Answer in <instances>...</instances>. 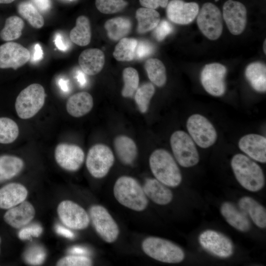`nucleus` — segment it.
I'll list each match as a JSON object with an SVG mask.
<instances>
[{"label": "nucleus", "instance_id": "obj_1", "mask_svg": "<svg viewBox=\"0 0 266 266\" xmlns=\"http://www.w3.org/2000/svg\"><path fill=\"white\" fill-rule=\"evenodd\" d=\"M116 200L122 205L136 211H142L148 201L143 187L134 178L122 176L116 181L113 187Z\"/></svg>", "mask_w": 266, "mask_h": 266}, {"label": "nucleus", "instance_id": "obj_2", "mask_svg": "<svg viewBox=\"0 0 266 266\" xmlns=\"http://www.w3.org/2000/svg\"><path fill=\"white\" fill-rule=\"evenodd\" d=\"M231 166L239 183L251 192L261 190L265 185V176L261 167L254 161L242 154L233 156Z\"/></svg>", "mask_w": 266, "mask_h": 266}, {"label": "nucleus", "instance_id": "obj_3", "mask_svg": "<svg viewBox=\"0 0 266 266\" xmlns=\"http://www.w3.org/2000/svg\"><path fill=\"white\" fill-rule=\"evenodd\" d=\"M151 170L158 181L171 187L178 186L181 182L182 175L171 155L163 149L154 150L149 158Z\"/></svg>", "mask_w": 266, "mask_h": 266}, {"label": "nucleus", "instance_id": "obj_4", "mask_svg": "<svg viewBox=\"0 0 266 266\" xmlns=\"http://www.w3.org/2000/svg\"><path fill=\"white\" fill-rule=\"evenodd\" d=\"M144 253L149 257L166 263L181 262L185 258L183 250L168 240L155 236L145 238L141 244Z\"/></svg>", "mask_w": 266, "mask_h": 266}, {"label": "nucleus", "instance_id": "obj_5", "mask_svg": "<svg viewBox=\"0 0 266 266\" xmlns=\"http://www.w3.org/2000/svg\"><path fill=\"white\" fill-rule=\"evenodd\" d=\"M45 99L43 87L39 84L30 85L17 96L15 107L18 116L22 119L34 116L43 107Z\"/></svg>", "mask_w": 266, "mask_h": 266}, {"label": "nucleus", "instance_id": "obj_6", "mask_svg": "<svg viewBox=\"0 0 266 266\" xmlns=\"http://www.w3.org/2000/svg\"><path fill=\"white\" fill-rule=\"evenodd\" d=\"M170 143L173 155L183 167H189L199 162V155L191 137L183 131H176L171 135Z\"/></svg>", "mask_w": 266, "mask_h": 266}, {"label": "nucleus", "instance_id": "obj_7", "mask_svg": "<svg viewBox=\"0 0 266 266\" xmlns=\"http://www.w3.org/2000/svg\"><path fill=\"white\" fill-rule=\"evenodd\" d=\"M114 162V157L111 149L103 144L93 145L89 150L86 166L90 174L94 178L105 176Z\"/></svg>", "mask_w": 266, "mask_h": 266}, {"label": "nucleus", "instance_id": "obj_8", "mask_svg": "<svg viewBox=\"0 0 266 266\" xmlns=\"http://www.w3.org/2000/svg\"><path fill=\"white\" fill-rule=\"evenodd\" d=\"M197 24L202 34L211 40L217 39L223 32L222 15L214 4L204 3L197 15Z\"/></svg>", "mask_w": 266, "mask_h": 266}, {"label": "nucleus", "instance_id": "obj_9", "mask_svg": "<svg viewBox=\"0 0 266 266\" xmlns=\"http://www.w3.org/2000/svg\"><path fill=\"white\" fill-rule=\"evenodd\" d=\"M89 215L96 232L104 241L110 243L117 240L119 234L118 226L105 207L92 205Z\"/></svg>", "mask_w": 266, "mask_h": 266}, {"label": "nucleus", "instance_id": "obj_10", "mask_svg": "<svg viewBox=\"0 0 266 266\" xmlns=\"http://www.w3.org/2000/svg\"><path fill=\"white\" fill-rule=\"evenodd\" d=\"M186 126L190 136L200 147L208 148L216 142V131L211 122L203 116L199 114L192 115L187 121Z\"/></svg>", "mask_w": 266, "mask_h": 266}, {"label": "nucleus", "instance_id": "obj_11", "mask_svg": "<svg viewBox=\"0 0 266 266\" xmlns=\"http://www.w3.org/2000/svg\"><path fill=\"white\" fill-rule=\"evenodd\" d=\"M61 222L67 228L75 230L86 229L90 223V217L80 205L70 200L61 201L57 208Z\"/></svg>", "mask_w": 266, "mask_h": 266}, {"label": "nucleus", "instance_id": "obj_12", "mask_svg": "<svg viewBox=\"0 0 266 266\" xmlns=\"http://www.w3.org/2000/svg\"><path fill=\"white\" fill-rule=\"evenodd\" d=\"M227 71L225 66L218 63L208 64L203 67L200 73V81L208 94L215 97L225 94Z\"/></svg>", "mask_w": 266, "mask_h": 266}, {"label": "nucleus", "instance_id": "obj_13", "mask_svg": "<svg viewBox=\"0 0 266 266\" xmlns=\"http://www.w3.org/2000/svg\"><path fill=\"white\" fill-rule=\"evenodd\" d=\"M199 241L204 249L216 257L227 258L233 254L234 248L232 241L218 232L205 230L200 234Z\"/></svg>", "mask_w": 266, "mask_h": 266}, {"label": "nucleus", "instance_id": "obj_14", "mask_svg": "<svg viewBox=\"0 0 266 266\" xmlns=\"http://www.w3.org/2000/svg\"><path fill=\"white\" fill-rule=\"evenodd\" d=\"M54 157L57 163L62 168L69 171H75L82 166L85 154L79 146L61 143L57 145Z\"/></svg>", "mask_w": 266, "mask_h": 266}, {"label": "nucleus", "instance_id": "obj_15", "mask_svg": "<svg viewBox=\"0 0 266 266\" xmlns=\"http://www.w3.org/2000/svg\"><path fill=\"white\" fill-rule=\"evenodd\" d=\"M223 17L230 32L239 35L244 31L247 23V9L241 2L228 0L223 6Z\"/></svg>", "mask_w": 266, "mask_h": 266}, {"label": "nucleus", "instance_id": "obj_16", "mask_svg": "<svg viewBox=\"0 0 266 266\" xmlns=\"http://www.w3.org/2000/svg\"><path fill=\"white\" fill-rule=\"evenodd\" d=\"M31 58L28 49L14 42H7L0 46V68L16 69Z\"/></svg>", "mask_w": 266, "mask_h": 266}, {"label": "nucleus", "instance_id": "obj_17", "mask_svg": "<svg viewBox=\"0 0 266 266\" xmlns=\"http://www.w3.org/2000/svg\"><path fill=\"white\" fill-rule=\"evenodd\" d=\"M167 18L179 25L192 23L199 11V4L195 2H185L183 0H171L166 7Z\"/></svg>", "mask_w": 266, "mask_h": 266}, {"label": "nucleus", "instance_id": "obj_18", "mask_svg": "<svg viewBox=\"0 0 266 266\" xmlns=\"http://www.w3.org/2000/svg\"><path fill=\"white\" fill-rule=\"evenodd\" d=\"M35 210L33 205L24 201L7 210L3 215L4 222L14 229H21L28 225L34 218Z\"/></svg>", "mask_w": 266, "mask_h": 266}, {"label": "nucleus", "instance_id": "obj_19", "mask_svg": "<svg viewBox=\"0 0 266 266\" xmlns=\"http://www.w3.org/2000/svg\"><path fill=\"white\" fill-rule=\"evenodd\" d=\"M239 149L252 159L266 162V138L260 134L250 133L242 136L238 142Z\"/></svg>", "mask_w": 266, "mask_h": 266}, {"label": "nucleus", "instance_id": "obj_20", "mask_svg": "<svg viewBox=\"0 0 266 266\" xmlns=\"http://www.w3.org/2000/svg\"><path fill=\"white\" fill-rule=\"evenodd\" d=\"M28 195L23 184L12 182L0 188V209H8L25 201Z\"/></svg>", "mask_w": 266, "mask_h": 266}, {"label": "nucleus", "instance_id": "obj_21", "mask_svg": "<svg viewBox=\"0 0 266 266\" xmlns=\"http://www.w3.org/2000/svg\"><path fill=\"white\" fill-rule=\"evenodd\" d=\"M78 63L84 73L89 75H94L99 73L104 66V54L98 48L87 49L80 54Z\"/></svg>", "mask_w": 266, "mask_h": 266}, {"label": "nucleus", "instance_id": "obj_22", "mask_svg": "<svg viewBox=\"0 0 266 266\" xmlns=\"http://www.w3.org/2000/svg\"><path fill=\"white\" fill-rule=\"evenodd\" d=\"M220 211L226 221L236 230L246 232L251 229V223L247 215L240 208L230 202H224Z\"/></svg>", "mask_w": 266, "mask_h": 266}, {"label": "nucleus", "instance_id": "obj_23", "mask_svg": "<svg viewBox=\"0 0 266 266\" xmlns=\"http://www.w3.org/2000/svg\"><path fill=\"white\" fill-rule=\"evenodd\" d=\"M143 189L147 198L159 205H166L173 199L171 191L156 178L147 179Z\"/></svg>", "mask_w": 266, "mask_h": 266}, {"label": "nucleus", "instance_id": "obj_24", "mask_svg": "<svg viewBox=\"0 0 266 266\" xmlns=\"http://www.w3.org/2000/svg\"><path fill=\"white\" fill-rule=\"evenodd\" d=\"M93 104V99L91 95L86 92H81L68 98L66 109L71 116L80 117L89 113L92 109Z\"/></svg>", "mask_w": 266, "mask_h": 266}, {"label": "nucleus", "instance_id": "obj_25", "mask_svg": "<svg viewBox=\"0 0 266 266\" xmlns=\"http://www.w3.org/2000/svg\"><path fill=\"white\" fill-rule=\"evenodd\" d=\"M113 144L116 155L123 164L129 165L134 161L137 155V148L131 138L120 135L114 138Z\"/></svg>", "mask_w": 266, "mask_h": 266}, {"label": "nucleus", "instance_id": "obj_26", "mask_svg": "<svg viewBox=\"0 0 266 266\" xmlns=\"http://www.w3.org/2000/svg\"><path fill=\"white\" fill-rule=\"evenodd\" d=\"M238 206L257 226L260 228H266V209L258 201L250 197H243L239 200Z\"/></svg>", "mask_w": 266, "mask_h": 266}, {"label": "nucleus", "instance_id": "obj_27", "mask_svg": "<svg viewBox=\"0 0 266 266\" xmlns=\"http://www.w3.org/2000/svg\"><path fill=\"white\" fill-rule=\"evenodd\" d=\"M245 75L252 87L258 92L266 91V66L260 62L249 64L245 70Z\"/></svg>", "mask_w": 266, "mask_h": 266}, {"label": "nucleus", "instance_id": "obj_28", "mask_svg": "<svg viewBox=\"0 0 266 266\" xmlns=\"http://www.w3.org/2000/svg\"><path fill=\"white\" fill-rule=\"evenodd\" d=\"M104 27L110 39L118 41L129 34L132 30V24L127 17H117L107 20Z\"/></svg>", "mask_w": 266, "mask_h": 266}, {"label": "nucleus", "instance_id": "obj_29", "mask_svg": "<svg viewBox=\"0 0 266 266\" xmlns=\"http://www.w3.org/2000/svg\"><path fill=\"white\" fill-rule=\"evenodd\" d=\"M24 163L20 158L10 155L0 156V183L10 180L19 174Z\"/></svg>", "mask_w": 266, "mask_h": 266}, {"label": "nucleus", "instance_id": "obj_30", "mask_svg": "<svg viewBox=\"0 0 266 266\" xmlns=\"http://www.w3.org/2000/svg\"><path fill=\"white\" fill-rule=\"evenodd\" d=\"M135 17L138 23L137 32L141 34L153 30L161 20L157 11L143 7L136 10Z\"/></svg>", "mask_w": 266, "mask_h": 266}, {"label": "nucleus", "instance_id": "obj_31", "mask_svg": "<svg viewBox=\"0 0 266 266\" xmlns=\"http://www.w3.org/2000/svg\"><path fill=\"white\" fill-rule=\"evenodd\" d=\"M70 39L75 44L84 46L89 44L91 38V25L89 19L85 16L77 17L75 26L70 31Z\"/></svg>", "mask_w": 266, "mask_h": 266}, {"label": "nucleus", "instance_id": "obj_32", "mask_svg": "<svg viewBox=\"0 0 266 266\" xmlns=\"http://www.w3.org/2000/svg\"><path fill=\"white\" fill-rule=\"evenodd\" d=\"M144 67L150 80L159 87L164 86L166 82V69L163 62L156 58L146 60Z\"/></svg>", "mask_w": 266, "mask_h": 266}, {"label": "nucleus", "instance_id": "obj_33", "mask_svg": "<svg viewBox=\"0 0 266 266\" xmlns=\"http://www.w3.org/2000/svg\"><path fill=\"white\" fill-rule=\"evenodd\" d=\"M138 40L133 38L124 37L115 47L113 56L118 61H131L135 58Z\"/></svg>", "mask_w": 266, "mask_h": 266}, {"label": "nucleus", "instance_id": "obj_34", "mask_svg": "<svg viewBox=\"0 0 266 266\" xmlns=\"http://www.w3.org/2000/svg\"><path fill=\"white\" fill-rule=\"evenodd\" d=\"M24 27L23 20L17 16L7 18L3 28L0 32V37L4 41H9L19 38Z\"/></svg>", "mask_w": 266, "mask_h": 266}, {"label": "nucleus", "instance_id": "obj_35", "mask_svg": "<svg viewBox=\"0 0 266 266\" xmlns=\"http://www.w3.org/2000/svg\"><path fill=\"white\" fill-rule=\"evenodd\" d=\"M19 14L33 28L40 29L43 27L44 20L37 9L30 2H21L18 6Z\"/></svg>", "mask_w": 266, "mask_h": 266}, {"label": "nucleus", "instance_id": "obj_36", "mask_svg": "<svg viewBox=\"0 0 266 266\" xmlns=\"http://www.w3.org/2000/svg\"><path fill=\"white\" fill-rule=\"evenodd\" d=\"M19 135V127L13 120L0 117V143L9 144L14 141Z\"/></svg>", "mask_w": 266, "mask_h": 266}, {"label": "nucleus", "instance_id": "obj_37", "mask_svg": "<svg viewBox=\"0 0 266 266\" xmlns=\"http://www.w3.org/2000/svg\"><path fill=\"white\" fill-rule=\"evenodd\" d=\"M155 92V87L150 82L143 83L137 89L135 92L134 100L141 113H144L147 111L151 99Z\"/></svg>", "mask_w": 266, "mask_h": 266}, {"label": "nucleus", "instance_id": "obj_38", "mask_svg": "<svg viewBox=\"0 0 266 266\" xmlns=\"http://www.w3.org/2000/svg\"><path fill=\"white\" fill-rule=\"evenodd\" d=\"M124 87L121 94L125 98L132 97L139 85V75L137 70L133 67L125 68L122 73Z\"/></svg>", "mask_w": 266, "mask_h": 266}, {"label": "nucleus", "instance_id": "obj_39", "mask_svg": "<svg viewBox=\"0 0 266 266\" xmlns=\"http://www.w3.org/2000/svg\"><path fill=\"white\" fill-rule=\"evenodd\" d=\"M98 10L103 14H113L123 10L128 5L125 0H96Z\"/></svg>", "mask_w": 266, "mask_h": 266}, {"label": "nucleus", "instance_id": "obj_40", "mask_svg": "<svg viewBox=\"0 0 266 266\" xmlns=\"http://www.w3.org/2000/svg\"><path fill=\"white\" fill-rule=\"evenodd\" d=\"M46 256V252L43 248L39 245H33L27 250L24 259L28 264L37 266L45 261Z\"/></svg>", "mask_w": 266, "mask_h": 266}, {"label": "nucleus", "instance_id": "obj_41", "mask_svg": "<svg viewBox=\"0 0 266 266\" xmlns=\"http://www.w3.org/2000/svg\"><path fill=\"white\" fill-rule=\"evenodd\" d=\"M58 266H90L92 260L84 255H69L60 259L56 263Z\"/></svg>", "mask_w": 266, "mask_h": 266}, {"label": "nucleus", "instance_id": "obj_42", "mask_svg": "<svg viewBox=\"0 0 266 266\" xmlns=\"http://www.w3.org/2000/svg\"><path fill=\"white\" fill-rule=\"evenodd\" d=\"M154 51L153 44L148 41L139 40L135 49V59H142L152 55Z\"/></svg>", "mask_w": 266, "mask_h": 266}, {"label": "nucleus", "instance_id": "obj_43", "mask_svg": "<svg viewBox=\"0 0 266 266\" xmlns=\"http://www.w3.org/2000/svg\"><path fill=\"white\" fill-rule=\"evenodd\" d=\"M154 35L158 41L163 40L173 30L172 25L167 21L163 20L154 29Z\"/></svg>", "mask_w": 266, "mask_h": 266}, {"label": "nucleus", "instance_id": "obj_44", "mask_svg": "<svg viewBox=\"0 0 266 266\" xmlns=\"http://www.w3.org/2000/svg\"><path fill=\"white\" fill-rule=\"evenodd\" d=\"M42 232L41 226L36 224L21 228L18 235L21 240H28L33 237H38Z\"/></svg>", "mask_w": 266, "mask_h": 266}, {"label": "nucleus", "instance_id": "obj_45", "mask_svg": "<svg viewBox=\"0 0 266 266\" xmlns=\"http://www.w3.org/2000/svg\"><path fill=\"white\" fill-rule=\"evenodd\" d=\"M139 3L143 7L155 9L159 7H166L169 0H139Z\"/></svg>", "mask_w": 266, "mask_h": 266}, {"label": "nucleus", "instance_id": "obj_46", "mask_svg": "<svg viewBox=\"0 0 266 266\" xmlns=\"http://www.w3.org/2000/svg\"><path fill=\"white\" fill-rule=\"evenodd\" d=\"M33 5L40 12L49 10L51 6L50 0H32Z\"/></svg>", "mask_w": 266, "mask_h": 266}, {"label": "nucleus", "instance_id": "obj_47", "mask_svg": "<svg viewBox=\"0 0 266 266\" xmlns=\"http://www.w3.org/2000/svg\"><path fill=\"white\" fill-rule=\"evenodd\" d=\"M54 43L57 48L60 51H66L68 48V46L64 43L62 35L59 33L56 34Z\"/></svg>", "mask_w": 266, "mask_h": 266}, {"label": "nucleus", "instance_id": "obj_48", "mask_svg": "<svg viewBox=\"0 0 266 266\" xmlns=\"http://www.w3.org/2000/svg\"><path fill=\"white\" fill-rule=\"evenodd\" d=\"M57 233L60 235L68 238L74 237V234L70 230L61 225H57L56 228Z\"/></svg>", "mask_w": 266, "mask_h": 266}, {"label": "nucleus", "instance_id": "obj_49", "mask_svg": "<svg viewBox=\"0 0 266 266\" xmlns=\"http://www.w3.org/2000/svg\"><path fill=\"white\" fill-rule=\"evenodd\" d=\"M43 52L41 47L38 43L34 46V53L33 56V61L36 62L41 60L43 58Z\"/></svg>", "mask_w": 266, "mask_h": 266}, {"label": "nucleus", "instance_id": "obj_50", "mask_svg": "<svg viewBox=\"0 0 266 266\" xmlns=\"http://www.w3.org/2000/svg\"><path fill=\"white\" fill-rule=\"evenodd\" d=\"M69 253L74 254L86 255L88 254V251L85 248L80 246H74L69 250Z\"/></svg>", "mask_w": 266, "mask_h": 266}, {"label": "nucleus", "instance_id": "obj_51", "mask_svg": "<svg viewBox=\"0 0 266 266\" xmlns=\"http://www.w3.org/2000/svg\"><path fill=\"white\" fill-rule=\"evenodd\" d=\"M76 78L78 82L81 86H84L86 83L85 73L82 71L78 70L76 73Z\"/></svg>", "mask_w": 266, "mask_h": 266}, {"label": "nucleus", "instance_id": "obj_52", "mask_svg": "<svg viewBox=\"0 0 266 266\" xmlns=\"http://www.w3.org/2000/svg\"><path fill=\"white\" fill-rule=\"evenodd\" d=\"M58 84L60 88L64 92L68 91V82L63 78H60L58 80Z\"/></svg>", "mask_w": 266, "mask_h": 266}, {"label": "nucleus", "instance_id": "obj_53", "mask_svg": "<svg viewBox=\"0 0 266 266\" xmlns=\"http://www.w3.org/2000/svg\"><path fill=\"white\" fill-rule=\"evenodd\" d=\"M15 0H0V3H10Z\"/></svg>", "mask_w": 266, "mask_h": 266}, {"label": "nucleus", "instance_id": "obj_54", "mask_svg": "<svg viewBox=\"0 0 266 266\" xmlns=\"http://www.w3.org/2000/svg\"><path fill=\"white\" fill-rule=\"evenodd\" d=\"M266 39H265V41H264V45H263L264 52L265 53V54H266Z\"/></svg>", "mask_w": 266, "mask_h": 266}, {"label": "nucleus", "instance_id": "obj_55", "mask_svg": "<svg viewBox=\"0 0 266 266\" xmlns=\"http://www.w3.org/2000/svg\"><path fill=\"white\" fill-rule=\"evenodd\" d=\"M1 243V237L0 236V251H1V248H0Z\"/></svg>", "mask_w": 266, "mask_h": 266}, {"label": "nucleus", "instance_id": "obj_56", "mask_svg": "<svg viewBox=\"0 0 266 266\" xmlns=\"http://www.w3.org/2000/svg\"></svg>", "mask_w": 266, "mask_h": 266}]
</instances>
